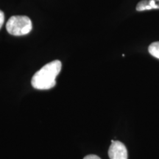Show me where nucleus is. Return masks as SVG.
Here are the masks:
<instances>
[{"instance_id":"1","label":"nucleus","mask_w":159,"mask_h":159,"mask_svg":"<svg viewBox=\"0 0 159 159\" xmlns=\"http://www.w3.org/2000/svg\"><path fill=\"white\" fill-rule=\"evenodd\" d=\"M62 63L54 61L46 64L33 75L31 80L33 87L39 90H48L56 85V77L61 70Z\"/></svg>"},{"instance_id":"2","label":"nucleus","mask_w":159,"mask_h":159,"mask_svg":"<svg viewBox=\"0 0 159 159\" xmlns=\"http://www.w3.org/2000/svg\"><path fill=\"white\" fill-rule=\"evenodd\" d=\"M33 29L32 21L29 17L25 16H13L10 18L6 24V30L8 33L21 36L29 34Z\"/></svg>"},{"instance_id":"3","label":"nucleus","mask_w":159,"mask_h":159,"mask_svg":"<svg viewBox=\"0 0 159 159\" xmlns=\"http://www.w3.org/2000/svg\"><path fill=\"white\" fill-rule=\"evenodd\" d=\"M108 156L110 159H128V150L125 144L119 141H111Z\"/></svg>"},{"instance_id":"4","label":"nucleus","mask_w":159,"mask_h":159,"mask_svg":"<svg viewBox=\"0 0 159 159\" xmlns=\"http://www.w3.org/2000/svg\"><path fill=\"white\" fill-rule=\"evenodd\" d=\"M152 9H159V0H142L137 4V11H144Z\"/></svg>"},{"instance_id":"5","label":"nucleus","mask_w":159,"mask_h":159,"mask_svg":"<svg viewBox=\"0 0 159 159\" xmlns=\"http://www.w3.org/2000/svg\"><path fill=\"white\" fill-rule=\"evenodd\" d=\"M148 51L151 55L159 59V41L151 43L148 47Z\"/></svg>"},{"instance_id":"6","label":"nucleus","mask_w":159,"mask_h":159,"mask_svg":"<svg viewBox=\"0 0 159 159\" xmlns=\"http://www.w3.org/2000/svg\"><path fill=\"white\" fill-rule=\"evenodd\" d=\"M5 22V14L2 11H0V29L2 28Z\"/></svg>"},{"instance_id":"7","label":"nucleus","mask_w":159,"mask_h":159,"mask_svg":"<svg viewBox=\"0 0 159 159\" xmlns=\"http://www.w3.org/2000/svg\"><path fill=\"white\" fill-rule=\"evenodd\" d=\"M83 159H100V158L96 156V155H89V156H85Z\"/></svg>"}]
</instances>
